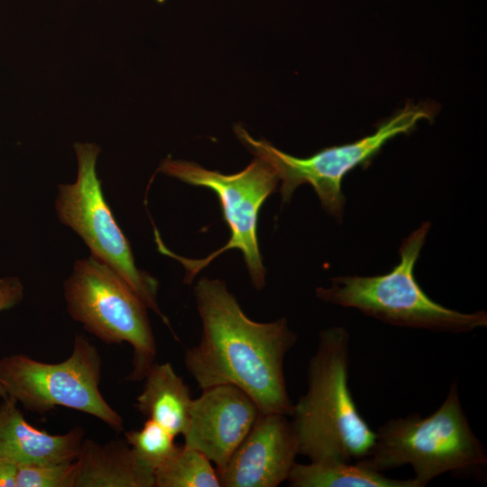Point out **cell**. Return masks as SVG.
<instances>
[{"label": "cell", "mask_w": 487, "mask_h": 487, "mask_svg": "<svg viewBox=\"0 0 487 487\" xmlns=\"http://www.w3.org/2000/svg\"><path fill=\"white\" fill-rule=\"evenodd\" d=\"M85 431L75 427L61 435H51L27 422L11 398L0 404V461L14 465L74 462L78 456Z\"/></svg>", "instance_id": "cell-12"}, {"label": "cell", "mask_w": 487, "mask_h": 487, "mask_svg": "<svg viewBox=\"0 0 487 487\" xmlns=\"http://www.w3.org/2000/svg\"><path fill=\"white\" fill-rule=\"evenodd\" d=\"M357 462L381 473L410 465L418 487H425L445 473L483 469L487 454L470 426L454 381L431 415L413 413L381 425L370 452Z\"/></svg>", "instance_id": "cell-3"}, {"label": "cell", "mask_w": 487, "mask_h": 487, "mask_svg": "<svg viewBox=\"0 0 487 487\" xmlns=\"http://www.w3.org/2000/svg\"><path fill=\"white\" fill-rule=\"evenodd\" d=\"M154 487H220V483L209 459L184 444L154 472Z\"/></svg>", "instance_id": "cell-16"}, {"label": "cell", "mask_w": 487, "mask_h": 487, "mask_svg": "<svg viewBox=\"0 0 487 487\" xmlns=\"http://www.w3.org/2000/svg\"><path fill=\"white\" fill-rule=\"evenodd\" d=\"M67 310L87 331L106 345L128 343L132 370L125 378L138 382L155 363L157 345L148 308L109 266L90 255L78 260L64 284Z\"/></svg>", "instance_id": "cell-6"}, {"label": "cell", "mask_w": 487, "mask_h": 487, "mask_svg": "<svg viewBox=\"0 0 487 487\" xmlns=\"http://www.w3.org/2000/svg\"><path fill=\"white\" fill-rule=\"evenodd\" d=\"M159 171L187 184L212 189L219 198L224 219L230 229L227 244L202 260L180 257L170 251L160 237L156 238L160 253L184 265L185 282L190 283L198 272L219 254L236 248L243 253L253 287L262 289L266 270L259 249L257 223L262 205L280 181L274 170L255 157L244 170L231 175L207 170L195 162L172 159L164 160Z\"/></svg>", "instance_id": "cell-7"}, {"label": "cell", "mask_w": 487, "mask_h": 487, "mask_svg": "<svg viewBox=\"0 0 487 487\" xmlns=\"http://www.w3.org/2000/svg\"><path fill=\"white\" fill-rule=\"evenodd\" d=\"M159 3H163L165 0H157Z\"/></svg>", "instance_id": "cell-20"}, {"label": "cell", "mask_w": 487, "mask_h": 487, "mask_svg": "<svg viewBox=\"0 0 487 487\" xmlns=\"http://www.w3.org/2000/svg\"><path fill=\"white\" fill-rule=\"evenodd\" d=\"M194 293L202 322L199 343L186 350V369L203 390L231 384L245 392L260 413L289 417L283 364L297 342L286 318L260 323L249 318L220 280L202 278Z\"/></svg>", "instance_id": "cell-1"}, {"label": "cell", "mask_w": 487, "mask_h": 487, "mask_svg": "<svg viewBox=\"0 0 487 487\" xmlns=\"http://www.w3.org/2000/svg\"><path fill=\"white\" fill-rule=\"evenodd\" d=\"M102 360L83 335H76L70 356L59 363L37 361L23 354L0 359V396L27 411L45 414L57 407L87 413L115 431L124 419L100 392Z\"/></svg>", "instance_id": "cell-5"}, {"label": "cell", "mask_w": 487, "mask_h": 487, "mask_svg": "<svg viewBox=\"0 0 487 487\" xmlns=\"http://www.w3.org/2000/svg\"><path fill=\"white\" fill-rule=\"evenodd\" d=\"M432 116L433 110L429 106L408 105L381 124L372 134L351 143L326 148L304 159L285 153L266 140H255L240 125L234 126V132L255 157L274 170L281 182L282 202L289 201L299 185L308 183L324 209L340 220L345 205L341 189L344 177L373 157L390 139L410 132L418 121Z\"/></svg>", "instance_id": "cell-8"}, {"label": "cell", "mask_w": 487, "mask_h": 487, "mask_svg": "<svg viewBox=\"0 0 487 487\" xmlns=\"http://www.w3.org/2000/svg\"><path fill=\"white\" fill-rule=\"evenodd\" d=\"M124 439L138 458L155 472L175 453V436L156 421L147 418L140 430L124 433Z\"/></svg>", "instance_id": "cell-17"}, {"label": "cell", "mask_w": 487, "mask_h": 487, "mask_svg": "<svg viewBox=\"0 0 487 487\" xmlns=\"http://www.w3.org/2000/svg\"><path fill=\"white\" fill-rule=\"evenodd\" d=\"M349 362L347 330L320 331L308 364L307 391L289 416L299 455L309 461H357L374 443L375 431L359 413L349 389Z\"/></svg>", "instance_id": "cell-2"}, {"label": "cell", "mask_w": 487, "mask_h": 487, "mask_svg": "<svg viewBox=\"0 0 487 487\" xmlns=\"http://www.w3.org/2000/svg\"><path fill=\"white\" fill-rule=\"evenodd\" d=\"M72 487H154V472L125 439L100 444L84 438L75 460Z\"/></svg>", "instance_id": "cell-13"}, {"label": "cell", "mask_w": 487, "mask_h": 487, "mask_svg": "<svg viewBox=\"0 0 487 487\" xmlns=\"http://www.w3.org/2000/svg\"><path fill=\"white\" fill-rule=\"evenodd\" d=\"M260 414L254 401L231 384L214 385L193 399L184 444L223 468Z\"/></svg>", "instance_id": "cell-10"}, {"label": "cell", "mask_w": 487, "mask_h": 487, "mask_svg": "<svg viewBox=\"0 0 487 487\" xmlns=\"http://www.w3.org/2000/svg\"><path fill=\"white\" fill-rule=\"evenodd\" d=\"M23 298V286L17 277L0 278V312L17 306Z\"/></svg>", "instance_id": "cell-19"}, {"label": "cell", "mask_w": 487, "mask_h": 487, "mask_svg": "<svg viewBox=\"0 0 487 487\" xmlns=\"http://www.w3.org/2000/svg\"><path fill=\"white\" fill-rule=\"evenodd\" d=\"M135 408L175 437L184 435L189 421L193 399L188 385L170 363H154L147 372Z\"/></svg>", "instance_id": "cell-14"}, {"label": "cell", "mask_w": 487, "mask_h": 487, "mask_svg": "<svg viewBox=\"0 0 487 487\" xmlns=\"http://www.w3.org/2000/svg\"><path fill=\"white\" fill-rule=\"evenodd\" d=\"M291 487H418L413 478L394 479L359 462L337 460L294 464L287 479Z\"/></svg>", "instance_id": "cell-15"}, {"label": "cell", "mask_w": 487, "mask_h": 487, "mask_svg": "<svg viewBox=\"0 0 487 487\" xmlns=\"http://www.w3.org/2000/svg\"><path fill=\"white\" fill-rule=\"evenodd\" d=\"M74 462L16 466V487H72Z\"/></svg>", "instance_id": "cell-18"}, {"label": "cell", "mask_w": 487, "mask_h": 487, "mask_svg": "<svg viewBox=\"0 0 487 487\" xmlns=\"http://www.w3.org/2000/svg\"><path fill=\"white\" fill-rule=\"evenodd\" d=\"M298 455L288 416L260 413L226 464L216 470L220 487H277L287 481Z\"/></svg>", "instance_id": "cell-11"}, {"label": "cell", "mask_w": 487, "mask_h": 487, "mask_svg": "<svg viewBox=\"0 0 487 487\" xmlns=\"http://www.w3.org/2000/svg\"><path fill=\"white\" fill-rule=\"evenodd\" d=\"M78 179L60 185L55 208L61 223L72 228L88 246L91 255L109 266L170 329L157 302L159 283L134 262L130 243L116 224L96 171L100 152L95 143L75 144Z\"/></svg>", "instance_id": "cell-9"}, {"label": "cell", "mask_w": 487, "mask_h": 487, "mask_svg": "<svg viewBox=\"0 0 487 487\" xmlns=\"http://www.w3.org/2000/svg\"><path fill=\"white\" fill-rule=\"evenodd\" d=\"M430 223L424 222L402 242L400 261L388 273L377 276H340L328 288L319 287L321 300L363 314L392 326L452 334L470 333L487 326V313H463L432 300L414 275L415 264Z\"/></svg>", "instance_id": "cell-4"}]
</instances>
